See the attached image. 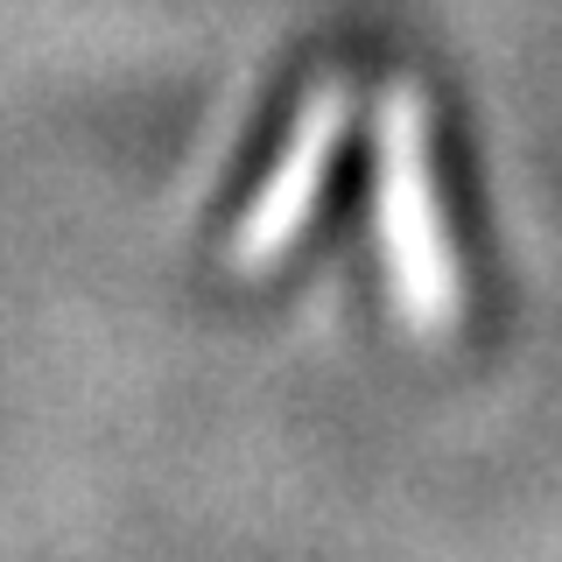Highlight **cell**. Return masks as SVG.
<instances>
[{
    "label": "cell",
    "instance_id": "cell-1",
    "mask_svg": "<svg viewBox=\"0 0 562 562\" xmlns=\"http://www.w3.org/2000/svg\"><path fill=\"white\" fill-rule=\"evenodd\" d=\"M373 233L386 260V289L422 338L464 324V268L436 211L429 176V105L415 85H386L373 105Z\"/></svg>",
    "mask_w": 562,
    "mask_h": 562
},
{
    "label": "cell",
    "instance_id": "cell-2",
    "mask_svg": "<svg viewBox=\"0 0 562 562\" xmlns=\"http://www.w3.org/2000/svg\"><path fill=\"white\" fill-rule=\"evenodd\" d=\"M345 127H351V92L345 85H316L310 105L295 113V134L281 140L268 183L254 190V204H246L239 233H233V260L239 268H268L295 246V233L310 225L316 198H324L330 183V162H338L345 148Z\"/></svg>",
    "mask_w": 562,
    "mask_h": 562
}]
</instances>
